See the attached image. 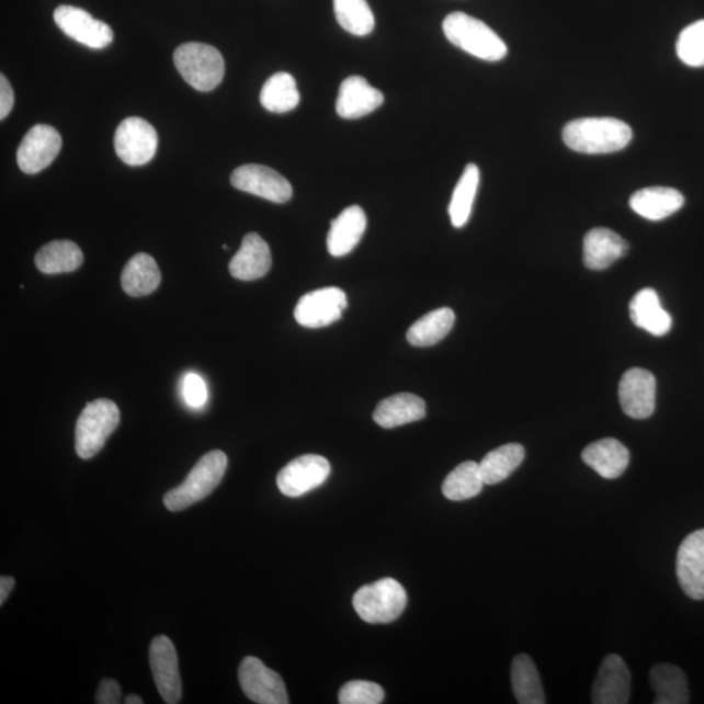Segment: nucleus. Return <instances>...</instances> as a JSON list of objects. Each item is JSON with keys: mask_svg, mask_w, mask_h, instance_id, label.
Returning <instances> with one entry per match:
<instances>
[{"mask_svg": "<svg viewBox=\"0 0 704 704\" xmlns=\"http://www.w3.org/2000/svg\"><path fill=\"white\" fill-rule=\"evenodd\" d=\"M563 139L577 154L609 155L625 149L633 139V130L616 117H581L566 124Z\"/></svg>", "mask_w": 704, "mask_h": 704, "instance_id": "obj_1", "label": "nucleus"}, {"mask_svg": "<svg viewBox=\"0 0 704 704\" xmlns=\"http://www.w3.org/2000/svg\"><path fill=\"white\" fill-rule=\"evenodd\" d=\"M448 43L473 57L487 61H499L507 57L508 46L491 27L481 20L464 12H453L443 23Z\"/></svg>", "mask_w": 704, "mask_h": 704, "instance_id": "obj_2", "label": "nucleus"}, {"mask_svg": "<svg viewBox=\"0 0 704 704\" xmlns=\"http://www.w3.org/2000/svg\"><path fill=\"white\" fill-rule=\"evenodd\" d=\"M227 455L213 451L200 458L181 486L171 489L163 497L164 507L170 512H181L208 497L224 479Z\"/></svg>", "mask_w": 704, "mask_h": 704, "instance_id": "obj_3", "label": "nucleus"}, {"mask_svg": "<svg viewBox=\"0 0 704 704\" xmlns=\"http://www.w3.org/2000/svg\"><path fill=\"white\" fill-rule=\"evenodd\" d=\"M120 422L121 412L113 400L102 398L88 404L76 423L75 448L79 457L91 459L100 453Z\"/></svg>", "mask_w": 704, "mask_h": 704, "instance_id": "obj_4", "label": "nucleus"}, {"mask_svg": "<svg viewBox=\"0 0 704 704\" xmlns=\"http://www.w3.org/2000/svg\"><path fill=\"white\" fill-rule=\"evenodd\" d=\"M174 64L185 82L198 92H211L224 80L223 54L211 45L190 43L179 46Z\"/></svg>", "mask_w": 704, "mask_h": 704, "instance_id": "obj_5", "label": "nucleus"}, {"mask_svg": "<svg viewBox=\"0 0 704 704\" xmlns=\"http://www.w3.org/2000/svg\"><path fill=\"white\" fill-rule=\"evenodd\" d=\"M352 604L365 623L390 624L404 613L407 593L396 579L384 578L359 589Z\"/></svg>", "mask_w": 704, "mask_h": 704, "instance_id": "obj_6", "label": "nucleus"}, {"mask_svg": "<svg viewBox=\"0 0 704 704\" xmlns=\"http://www.w3.org/2000/svg\"><path fill=\"white\" fill-rule=\"evenodd\" d=\"M114 147L117 157L129 166H143L154 160L158 148V134L141 117H127L116 128Z\"/></svg>", "mask_w": 704, "mask_h": 704, "instance_id": "obj_7", "label": "nucleus"}, {"mask_svg": "<svg viewBox=\"0 0 704 704\" xmlns=\"http://www.w3.org/2000/svg\"><path fill=\"white\" fill-rule=\"evenodd\" d=\"M348 307V296L338 287L315 289L303 295L294 310L299 326L309 329L326 328L340 320Z\"/></svg>", "mask_w": 704, "mask_h": 704, "instance_id": "obj_8", "label": "nucleus"}, {"mask_svg": "<svg viewBox=\"0 0 704 704\" xmlns=\"http://www.w3.org/2000/svg\"><path fill=\"white\" fill-rule=\"evenodd\" d=\"M238 678L241 690L254 703H289L286 685L281 675L269 669L258 658H245L240 662Z\"/></svg>", "mask_w": 704, "mask_h": 704, "instance_id": "obj_9", "label": "nucleus"}, {"mask_svg": "<svg viewBox=\"0 0 704 704\" xmlns=\"http://www.w3.org/2000/svg\"><path fill=\"white\" fill-rule=\"evenodd\" d=\"M232 188L251 193L275 204H285L293 197L292 184L280 172L262 164H245L234 170Z\"/></svg>", "mask_w": 704, "mask_h": 704, "instance_id": "obj_10", "label": "nucleus"}, {"mask_svg": "<svg viewBox=\"0 0 704 704\" xmlns=\"http://www.w3.org/2000/svg\"><path fill=\"white\" fill-rule=\"evenodd\" d=\"M55 24L66 36L87 47L105 48L112 45L114 33L112 27L101 20L92 18L91 13L73 5H60L54 12Z\"/></svg>", "mask_w": 704, "mask_h": 704, "instance_id": "obj_11", "label": "nucleus"}, {"mask_svg": "<svg viewBox=\"0 0 704 704\" xmlns=\"http://www.w3.org/2000/svg\"><path fill=\"white\" fill-rule=\"evenodd\" d=\"M330 475V464L321 455L306 454L283 467L277 476L280 491L287 497H300L319 488Z\"/></svg>", "mask_w": 704, "mask_h": 704, "instance_id": "obj_12", "label": "nucleus"}, {"mask_svg": "<svg viewBox=\"0 0 704 704\" xmlns=\"http://www.w3.org/2000/svg\"><path fill=\"white\" fill-rule=\"evenodd\" d=\"M149 662L161 699L168 704L181 702L182 679L179 673L178 655L175 646L166 635H158L151 640Z\"/></svg>", "mask_w": 704, "mask_h": 704, "instance_id": "obj_13", "label": "nucleus"}, {"mask_svg": "<svg viewBox=\"0 0 704 704\" xmlns=\"http://www.w3.org/2000/svg\"><path fill=\"white\" fill-rule=\"evenodd\" d=\"M61 149V137L47 124H37L27 130L19 145L18 163L25 174H38L50 166Z\"/></svg>", "mask_w": 704, "mask_h": 704, "instance_id": "obj_14", "label": "nucleus"}, {"mask_svg": "<svg viewBox=\"0 0 704 704\" xmlns=\"http://www.w3.org/2000/svg\"><path fill=\"white\" fill-rule=\"evenodd\" d=\"M618 398L627 417L650 418L657 407V378L641 368L625 372L620 382Z\"/></svg>", "mask_w": 704, "mask_h": 704, "instance_id": "obj_15", "label": "nucleus"}, {"mask_svg": "<svg viewBox=\"0 0 704 704\" xmlns=\"http://www.w3.org/2000/svg\"><path fill=\"white\" fill-rule=\"evenodd\" d=\"M632 694V675L623 658L616 654L606 657L599 668L592 686V703L626 704Z\"/></svg>", "mask_w": 704, "mask_h": 704, "instance_id": "obj_16", "label": "nucleus"}, {"mask_svg": "<svg viewBox=\"0 0 704 704\" xmlns=\"http://www.w3.org/2000/svg\"><path fill=\"white\" fill-rule=\"evenodd\" d=\"M675 570L683 592L694 600H703L704 529L694 531L681 543Z\"/></svg>", "mask_w": 704, "mask_h": 704, "instance_id": "obj_17", "label": "nucleus"}, {"mask_svg": "<svg viewBox=\"0 0 704 704\" xmlns=\"http://www.w3.org/2000/svg\"><path fill=\"white\" fill-rule=\"evenodd\" d=\"M383 103L384 94L378 89L362 76H350L340 87L336 110L343 120H359L374 113Z\"/></svg>", "mask_w": 704, "mask_h": 704, "instance_id": "obj_18", "label": "nucleus"}, {"mask_svg": "<svg viewBox=\"0 0 704 704\" xmlns=\"http://www.w3.org/2000/svg\"><path fill=\"white\" fill-rule=\"evenodd\" d=\"M271 268V248L259 234L250 232L246 235L240 250L231 259L229 271L234 279L254 281L264 277Z\"/></svg>", "mask_w": 704, "mask_h": 704, "instance_id": "obj_19", "label": "nucleus"}, {"mask_svg": "<svg viewBox=\"0 0 704 704\" xmlns=\"http://www.w3.org/2000/svg\"><path fill=\"white\" fill-rule=\"evenodd\" d=\"M367 229V216L361 206L352 205L331 220L327 246L331 257L343 258L362 240Z\"/></svg>", "mask_w": 704, "mask_h": 704, "instance_id": "obj_20", "label": "nucleus"}, {"mask_svg": "<svg viewBox=\"0 0 704 704\" xmlns=\"http://www.w3.org/2000/svg\"><path fill=\"white\" fill-rule=\"evenodd\" d=\"M629 250L626 241L605 227H597L586 234L583 240L584 265L591 271H604Z\"/></svg>", "mask_w": 704, "mask_h": 704, "instance_id": "obj_21", "label": "nucleus"}, {"mask_svg": "<svg viewBox=\"0 0 704 704\" xmlns=\"http://www.w3.org/2000/svg\"><path fill=\"white\" fill-rule=\"evenodd\" d=\"M582 459L602 478L613 480L626 472L631 453L618 440L603 439L587 446L582 452Z\"/></svg>", "mask_w": 704, "mask_h": 704, "instance_id": "obj_22", "label": "nucleus"}, {"mask_svg": "<svg viewBox=\"0 0 704 704\" xmlns=\"http://www.w3.org/2000/svg\"><path fill=\"white\" fill-rule=\"evenodd\" d=\"M629 310L634 326L652 336H666L672 328V317L662 308L659 295L654 288H644L635 294Z\"/></svg>", "mask_w": 704, "mask_h": 704, "instance_id": "obj_23", "label": "nucleus"}, {"mask_svg": "<svg viewBox=\"0 0 704 704\" xmlns=\"http://www.w3.org/2000/svg\"><path fill=\"white\" fill-rule=\"evenodd\" d=\"M631 208L648 220H662L679 212L685 197L682 193L669 188H648L633 193Z\"/></svg>", "mask_w": 704, "mask_h": 704, "instance_id": "obj_24", "label": "nucleus"}, {"mask_svg": "<svg viewBox=\"0 0 704 704\" xmlns=\"http://www.w3.org/2000/svg\"><path fill=\"white\" fill-rule=\"evenodd\" d=\"M424 418V400L411 393H399L383 399L374 412L375 422L385 430L418 422Z\"/></svg>", "mask_w": 704, "mask_h": 704, "instance_id": "obj_25", "label": "nucleus"}, {"mask_svg": "<svg viewBox=\"0 0 704 704\" xmlns=\"http://www.w3.org/2000/svg\"><path fill=\"white\" fill-rule=\"evenodd\" d=\"M161 283V272L154 258L137 253L127 262L122 273V287L134 298L155 293Z\"/></svg>", "mask_w": 704, "mask_h": 704, "instance_id": "obj_26", "label": "nucleus"}, {"mask_svg": "<svg viewBox=\"0 0 704 704\" xmlns=\"http://www.w3.org/2000/svg\"><path fill=\"white\" fill-rule=\"evenodd\" d=\"M454 310L447 307L431 310L407 331V341L416 348H430L443 341L454 327Z\"/></svg>", "mask_w": 704, "mask_h": 704, "instance_id": "obj_27", "label": "nucleus"}, {"mask_svg": "<svg viewBox=\"0 0 704 704\" xmlns=\"http://www.w3.org/2000/svg\"><path fill=\"white\" fill-rule=\"evenodd\" d=\"M34 262L45 274L71 273L82 265L84 254L71 240H54L41 248Z\"/></svg>", "mask_w": 704, "mask_h": 704, "instance_id": "obj_28", "label": "nucleus"}, {"mask_svg": "<svg viewBox=\"0 0 704 704\" xmlns=\"http://www.w3.org/2000/svg\"><path fill=\"white\" fill-rule=\"evenodd\" d=\"M651 688L657 704L689 703L688 679L679 667L658 665L650 672Z\"/></svg>", "mask_w": 704, "mask_h": 704, "instance_id": "obj_29", "label": "nucleus"}, {"mask_svg": "<svg viewBox=\"0 0 704 704\" xmlns=\"http://www.w3.org/2000/svg\"><path fill=\"white\" fill-rule=\"evenodd\" d=\"M260 102L268 112L285 114L299 105L300 94L293 75L279 72L269 78L261 89Z\"/></svg>", "mask_w": 704, "mask_h": 704, "instance_id": "obj_30", "label": "nucleus"}, {"mask_svg": "<svg viewBox=\"0 0 704 704\" xmlns=\"http://www.w3.org/2000/svg\"><path fill=\"white\" fill-rule=\"evenodd\" d=\"M512 686L521 704H544L545 695L540 672L529 655H516L512 662Z\"/></svg>", "mask_w": 704, "mask_h": 704, "instance_id": "obj_31", "label": "nucleus"}, {"mask_svg": "<svg viewBox=\"0 0 704 704\" xmlns=\"http://www.w3.org/2000/svg\"><path fill=\"white\" fill-rule=\"evenodd\" d=\"M524 455L521 444H507L489 452L479 464L485 485L493 486L508 479L522 465Z\"/></svg>", "mask_w": 704, "mask_h": 704, "instance_id": "obj_32", "label": "nucleus"}, {"mask_svg": "<svg viewBox=\"0 0 704 704\" xmlns=\"http://www.w3.org/2000/svg\"><path fill=\"white\" fill-rule=\"evenodd\" d=\"M480 183V170L475 163H468L457 185H455L448 216L455 229L464 227L472 216L473 205Z\"/></svg>", "mask_w": 704, "mask_h": 704, "instance_id": "obj_33", "label": "nucleus"}, {"mask_svg": "<svg viewBox=\"0 0 704 704\" xmlns=\"http://www.w3.org/2000/svg\"><path fill=\"white\" fill-rule=\"evenodd\" d=\"M485 480L481 478L479 464L468 461L455 467L443 482V495L451 501L474 499L482 491Z\"/></svg>", "mask_w": 704, "mask_h": 704, "instance_id": "obj_34", "label": "nucleus"}, {"mask_svg": "<svg viewBox=\"0 0 704 704\" xmlns=\"http://www.w3.org/2000/svg\"><path fill=\"white\" fill-rule=\"evenodd\" d=\"M338 24L357 37L368 36L375 30V16L367 0H333Z\"/></svg>", "mask_w": 704, "mask_h": 704, "instance_id": "obj_35", "label": "nucleus"}, {"mask_svg": "<svg viewBox=\"0 0 704 704\" xmlns=\"http://www.w3.org/2000/svg\"><path fill=\"white\" fill-rule=\"evenodd\" d=\"M682 64L690 67H704V20L690 24L683 30L675 45Z\"/></svg>", "mask_w": 704, "mask_h": 704, "instance_id": "obj_36", "label": "nucleus"}, {"mask_svg": "<svg viewBox=\"0 0 704 704\" xmlns=\"http://www.w3.org/2000/svg\"><path fill=\"white\" fill-rule=\"evenodd\" d=\"M385 699L384 689L371 681H350L338 694L341 704H379Z\"/></svg>", "mask_w": 704, "mask_h": 704, "instance_id": "obj_37", "label": "nucleus"}, {"mask_svg": "<svg viewBox=\"0 0 704 704\" xmlns=\"http://www.w3.org/2000/svg\"><path fill=\"white\" fill-rule=\"evenodd\" d=\"M182 393L184 402L192 409H200L208 399V389L203 377L197 374H188L183 378Z\"/></svg>", "mask_w": 704, "mask_h": 704, "instance_id": "obj_38", "label": "nucleus"}, {"mask_svg": "<svg viewBox=\"0 0 704 704\" xmlns=\"http://www.w3.org/2000/svg\"><path fill=\"white\" fill-rule=\"evenodd\" d=\"M122 689L120 683L113 679H105L100 683L95 694V703L99 704H117L121 703Z\"/></svg>", "mask_w": 704, "mask_h": 704, "instance_id": "obj_39", "label": "nucleus"}, {"mask_svg": "<svg viewBox=\"0 0 704 704\" xmlns=\"http://www.w3.org/2000/svg\"><path fill=\"white\" fill-rule=\"evenodd\" d=\"M13 103H15V94H13L10 81L2 75L0 76V120L4 121L9 116Z\"/></svg>", "mask_w": 704, "mask_h": 704, "instance_id": "obj_40", "label": "nucleus"}, {"mask_svg": "<svg viewBox=\"0 0 704 704\" xmlns=\"http://www.w3.org/2000/svg\"><path fill=\"white\" fill-rule=\"evenodd\" d=\"M13 587H15V579L11 577L0 578V604L5 603V600L9 599Z\"/></svg>", "mask_w": 704, "mask_h": 704, "instance_id": "obj_41", "label": "nucleus"}, {"mask_svg": "<svg viewBox=\"0 0 704 704\" xmlns=\"http://www.w3.org/2000/svg\"><path fill=\"white\" fill-rule=\"evenodd\" d=\"M124 703H126V704H143L144 701H143L141 696L135 695V694H130V695L127 696V699H126V701H124Z\"/></svg>", "mask_w": 704, "mask_h": 704, "instance_id": "obj_42", "label": "nucleus"}]
</instances>
